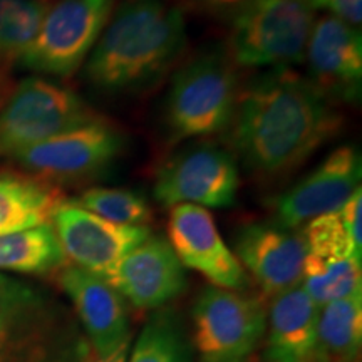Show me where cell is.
<instances>
[{
    "label": "cell",
    "mask_w": 362,
    "mask_h": 362,
    "mask_svg": "<svg viewBox=\"0 0 362 362\" xmlns=\"http://www.w3.org/2000/svg\"><path fill=\"white\" fill-rule=\"evenodd\" d=\"M305 242V257L310 259H352L362 260V250L352 242L341 211L320 215L300 228Z\"/></svg>",
    "instance_id": "obj_26"
},
{
    "label": "cell",
    "mask_w": 362,
    "mask_h": 362,
    "mask_svg": "<svg viewBox=\"0 0 362 362\" xmlns=\"http://www.w3.org/2000/svg\"><path fill=\"white\" fill-rule=\"evenodd\" d=\"M128 362H193V346L180 315L156 309L131 344Z\"/></svg>",
    "instance_id": "obj_22"
},
{
    "label": "cell",
    "mask_w": 362,
    "mask_h": 362,
    "mask_svg": "<svg viewBox=\"0 0 362 362\" xmlns=\"http://www.w3.org/2000/svg\"><path fill=\"white\" fill-rule=\"evenodd\" d=\"M101 119L74 90L29 78L0 107V156L11 158L45 139Z\"/></svg>",
    "instance_id": "obj_7"
},
{
    "label": "cell",
    "mask_w": 362,
    "mask_h": 362,
    "mask_svg": "<svg viewBox=\"0 0 362 362\" xmlns=\"http://www.w3.org/2000/svg\"><path fill=\"white\" fill-rule=\"evenodd\" d=\"M237 161L226 149L210 143L181 149L161 166L153 194L161 205L181 203L203 208H226L237 202Z\"/></svg>",
    "instance_id": "obj_9"
},
{
    "label": "cell",
    "mask_w": 362,
    "mask_h": 362,
    "mask_svg": "<svg viewBox=\"0 0 362 362\" xmlns=\"http://www.w3.org/2000/svg\"><path fill=\"white\" fill-rule=\"evenodd\" d=\"M361 175L357 149L337 148L312 173L275 200L274 221L287 228L300 230L317 216L337 211L361 188Z\"/></svg>",
    "instance_id": "obj_15"
},
{
    "label": "cell",
    "mask_w": 362,
    "mask_h": 362,
    "mask_svg": "<svg viewBox=\"0 0 362 362\" xmlns=\"http://www.w3.org/2000/svg\"><path fill=\"white\" fill-rule=\"evenodd\" d=\"M124 146L123 134L96 119L45 139L11 158L39 180H78L101 173Z\"/></svg>",
    "instance_id": "obj_10"
},
{
    "label": "cell",
    "mask_w": 362,
    "mask_h": 362,
    "mask_svg": "<svg viewBox=\"0 0 362 362\" xmlns=\"http://www.w3.org/2000/svg\"><path fill=\"white\" fill-rule=\"evenodd\" d=\"M341 128L327 98L291 67L260 74L238 93L230 148L259 178H279L309 160Z\"/></svg>",
    "instance_id": "obj_1"
},
{
    "label": "cell",
    "mask_w": 362,
    "mask_h": 362,
    "mask_svg": "<svg viewBox=\"0 0 362 362\" xmlns=\"http://www.w3.org/2000/svg\"><path fill=\"white\" fill-rule=\"evenodd\" d=\"M88 339L62 309L0 272V362H88Z\"/></svg>",
    "instance_id": "obj_3"
},
{
    "label": "cell",
    "mask_w": 362,
    "mask_h": 362,
    "mask_svg": "<svg viewBox=\"0 0 362 362\" xmlns=\"http://www.w3.org/2000/svg\"><path fill=\"white\" fill-rule=\"evenodd\" d=\"M66 262L51 221L0 237V272L45 275L61 270Z\"/></svg>",
    "instance_id": "obj_21"
},
{
    "label": "cell",
    "mask_w": 362,
    "mask_h": 362,
    "mask_svg": "<svg viewBox=\"0 0 362 362\" xmlns=\"http://www.w3.org/2000/svg\"><path fill=\"white\" fill-rule=\"evenodd\" d=\"M129 347H131V339H129V341H126L124 344H121V346L117 347L115 352H111L110 356L98 357V356L93 354L88 362H128Z\"/></svg>",
    "instance_id": "obj_30"
},
{
    "label": "cell",
    "mask_w": 362,
    "mask_h": 362,
    "mask_svg": "<svg viewBox=\"0 0 362 362\" xmlns=\"http://www.w3.org/2000/svg\"><path fill=\"white\" fill-rule=\"evenodd\" d=\"M59 285L72 302L94 356H110L129 341L124 298L106 280L76 265H67L61 269Z\"/></svg>",
    "instance_id": "obj_17"
},
{
    "label": "cell",
    "mask_w": 362,
    "mask_h": 362,
    "mask_svg": "<svg viewBox=\"0 0 362 362\" xmlns=\"http://www.w3.org/2000/svg\"><path fill=\"white\" fill-rule=\"evenodd\" d=\"M51 223L66 259L99 277L151 235L149 226L112 223L71 202L56 208Z\"/></svg>",
    "instance_id": "obj_11"
},
{
    "label": "cell",
    "mask_w": 362,
    "mask_h": 362,
    "mask_svg": "<svg viewBox=\"0 0 362 362\" xmlns=\"http://www.w3.org/2000/svg\"><path fill=\"white\" fill-rule=\"evenodd\" d=\"M362 346V293L320 307L314 362H356Z\"/></svg>",
    "instance_id": "obj_20"
},
{
    "label": "cell",
    "mask_w": 362,
    "mask_h": 362,
    "mask_svg": "<svg viewBox=\"0 0 362 362\" xmlns=\"http://www.w3.org/2000/svg\"><path fill=\"white\" fill-rule=\"evenodd\" d=\"M62 193L39 178L0 175V237L49 223Z\"/></svg>",
    "instance_id": "obj_19"
},
{
    "label": "cell",
    "mask_w": 362,
    "mask_h": 362,
    "mask_svg": "<svg viewBox=\"0 0 362 362\" xmlns=\"http://www.w3.org/2000/svg\"><path fill=\"white\" fill-rule=\"evenodd\" d=\"M302 287L317 305L362 293L361 260L352 259H310L304 260Z\"/></svg>",
    "instance_id": "obj_23"
},
{
    "label": "cell",
    "mask_w": 362,
    "mask_h": 362,
    "mask_svg": "<svg viewBox=\"0 0 362 362\" xmlns=\"http://www.w3.org/2000/svg\"><path fill=\"white\" fill-rule=\"evenodd\" d=\"M187 42L183 11L168 0H126L90 51L86 78L103 93L141 90L178 61Z\"/></svg>",
    "instance_id": "obj_2"
},
{
    "label": "cell",
    "mask_w": 362,
    "mask_h": 362,
    "mask_svg": "<svg viewBox=\"0 0 362 362\" xmlns=\"http://www.w3.org/2000/svg\"><path fill=\"white\" fill-rule=\"evenodd\" d=\"M235 257L259 284L264 298L298 287L304 277L305 242L300 230L277 221H255L238 230Z\"/></svg>",
    "instance_id": "obj_14"
},
{
    "label": "cell",
    "mask_w": 362,
    "mask_h": 362,
    "mask_svg": "<svg viewBox=\"0 0 362 362\" xmlns=\"http://www.w3.org/2000/svg\"><path fill=\"white\" fill-rule=\"evenodd\" d=\"M45 13L47 6L40 0H0V56L21 61L37 37Z\"/></svg>",
    "instance_id": "obj_24"
},
{
    "label": "cell",
    "mask_w": 362,
    "mask_h": 362,
    "mask_svg": "<svg viewBox=\"0 0 362 362\" xmlns=\"http://www.w3.org/2000/svg\"><path fill=\"white\" fill-rule=\"evenodd\" d=\"M257 0H188V4L198 12L232 24L238 16H242Z\"/></svg>",
    "instance_id": "obj_27"
},
{
    "label": "cell",
    "mask_w": 362,
    "mask_h": 362,
    "mask_svg": "<svg viewBox=\"0 0 362 362\" xmlns=\"http://www.w3.org/2000/svg\"><path fill=\"white\" fill-rule=\"evenodd\" d=\"M309 81L325 98L357 101L362 81L361 33L334 16L314 22L307 42Z\"/></svg>",
    "instance_id": "obj_16"
},
{
    "label": "cell",
    "mask_w": 362,
    "mask_h": 362,
    "mask_svg": "<svg viewBox=\"0 0 362 362\" xmlns=\"http://www.w3.org/2000/svg\"><path fill=\"white\" fill-rule=\"evenodd\" d=\"M319 312L302 284L270 298L264 361L314 362Z\"/></svg>",
    "instance_id": "obj_18"
},
{
    "label": "cell",
    "mask_w": 362,
    "mask_h": 362,
    "mask_svg": "<svg viewBox=\"0 0 362 362\" xmlns=\"http://www.w3.org/2000/svg\"><path fill=\"white\" fill-rule=\"evenodd\" d=\"M84 210L117 225L148 226L151 208L138 193L119 188H90L76 202Z\"/></svg>",
    "instance_id": "obj_25"
},
{
    "label": "cell",
    "mask_w": 362,
    "mask_h": 362,
    "mask_svg": "<svg viewBox=\"0 0 362 362\" xmlns=\"http://www.w3.org/2000/svg\"><path fill=\"white\" fill-rule=\"evenodd\" d=\"M194 347L200 362H250L265 337L264 298L215 285L205 287L192 309Z\"/></svg>",
    "instance_id": "obj_6"
},
{
    "label": "cell",
    "mask_w": 362,
    "mask_h": 362,
    "mask_svg": "<svg viewBox=\"0 0 362 362\" xmlns=\"http://www.w3.org/2000/svg\"><path fill=\"white\" fill-rule=\"evenodd\" d=\"M101 279L139 310L163 309L188 285L183 264L160 235H149Z\"/></svg>",
    "instance_id": "obj_12"
},
{
    "label": "cell",
    "mask_w": 362,
    "mask_h": 362,
    "mask_svg": "<svg viewBox=\"0 0 362 362\" xmlns=\"http://www.w3.org/2000/svg\"><path fill=\"white\" fill-rule=\"evenodd\" d=\"M168 242L183 267L200 272L215 287L238 292L248 287L247 272L206 208L189 203L171 206Z\"/></svg>",
    "instance_id": "obj_13"
},
{
    "label": "cell",
    "mask_w": 362,
    "mask_h": 362,
    "mask_svg": "<svg viewBox=\"0 0 362 362\" xmlns=\"http://www.w3.org/2000/svg\"><path fill=\"white\" fill-rule=\"evenodd\" d=\"M314 22L307 0H257L232 22L228 54L242 67L300 64Z\"/></svg>",
    "instance_id": "obj_5"
},
{
    "label": "cell",
    "mask_w": 362,
    "mask_h": 362,
    "mask_svg": "<svg viewBox=\"0 0 362 362\" xmlns=\"http://www.w3.org/2000/svg\"><path fill=\"white\" fill-rule=\"evenodd\" d=\"M115 11V0H61L47 8L37 37L21 57L40 74L67 78L83 66Z\"/></svg>",
    "instance_id": "obj_8"
},
{
    "label": "cell",
    "mask_w": 362,
    "mask_h": 362,
    "mask_svg": "<svg viewBox=\"0 0 362 362\" xmlns=\"http://www.w3.org/2000/svg\"><path fill=\"white\" fill-rule=\"evenodd\" d=\"M238 99V76L228 52L214 49L176 72L166 98L165 119L176 141L228 128Z\"/></svg>",
    "instance_id": "obj_4"
},
{
    "label": "cell",
    "mask_w": 362,
    "mask_h": 362,
    "mask_svg": "<svg viewBox=\"0 0 362 362\" xmlns=\"http://www.w3.org/2000/svg\"><path fill=\"white\" fill-rule=\"evenodd\" d=\"M314 8H327L334 17L352 27H359L362 19V0H315Z\"/></svg>",
    "instance_id": "obj_29"
},
{
    "label": "cell",
    "mask_w": 362,
    "mask_h": 362,
    "mask_svg": "<svg viewBox=\"0 0 362 362\" xmlns=\"http://www.w3.org/2000/svg\"><path fill=\"white\" fill-rule=\"evenodd\" d=\"M341 216L346 223L347 232H349L354 245L362 250V238H361V214H362V189L357 188L351 198L339 208Z\"/></svg>",
    "instance_id": "obj_28"
},
{
    "label": "cell",
    "mask_w": 362,
    "mask_h": 362,
    "mask_svg": "<svg viewBox=\"0 0 362 362\" xmlns=\"http://www.w3.org/2000/svg\"><path fill=\"white\" fill-rule=\"evenodd\" d=\"M307 2H309L310 6H312V8H314V4H315V0H307ZM314 11H315V8H314Z\"/></svg>",
    "instance_id": "obj_31"
}]
</instances>
